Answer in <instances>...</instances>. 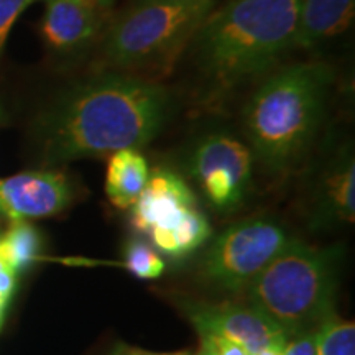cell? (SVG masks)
<instances>
[{
  "mask_svg": "<svg viewBox=\"0 0 355 355\" xmlns=\"http://www.w3.org/2000/svg\"><path fill=\"white\" fill-rule=\"evenodd\" d=\"M173 94L133 74L104 73L71 87L42 117L48 163L107 157L152 141L170 119Z\"/></svg>",
  "mask_w": 355,
  "mask_h": 355,
  "instance_id": "cell-1",
  "label": "cell"
},
{
  "mask_svg": "<svg viewBox=\"0 0 355 355\" xmlns=\"http://www.w3.org/2000/svg\"><path fill=\"white\" fill-rule=\"evenodd\" d=\"M301 0H227L193 37L194 56L212 87L224 91L268 73L295 48Z\"/></svg>",
  "mask_w": 355,
  "mask_h": 355,
  "instance_id": "cell-2",
  "label": "cell"
},
{
  "mask_svg": "<svg viewBox=\"0 0 355 355\" xmlns=\"http://www.w3.org/2000/svg\"><path fill=\"white\" fill-rule=\"evenodd\" d=\"M334 78L326 63L291 64L266 78L248 99L245 135L266 170L285 173L308 152L324 121Z\"/></svg>",
  "mask_w": 355,
  "mask_h": 355,
  "instance_id": "cell-3",
  "label": "cell"
},
{
  "mask_svg": "<svg viewBox=\"0 0 355 355\" xmlns=\"http://www.w3.org/2000/svg\"><path fill=\"white\" fill-rule=\"evenodd\" d=\"M336 248L293 241L247 286L248 301L288 337L314 332L332 316L336 295Z\"/></svg>",
  "mask_w": 355,
  "mask_h": 355,
  "instance_id": "cell-4",
  "label": "cell"
},
{
  "mask_svg": "<svg viewBox=\"0 0 355 355\" xmlns=\"http://www.w3.org/2000/svg\"><path fill=\"white\" fill-rule=\"evenodd\" d=\"M217 0L135 3L105 37L102 55L119 71L165 69L214 10Z\"/></svg>",
  "mask_w": 355,
  "mask_h": 355,
  "instance_id": "cell-5",
  "label": "cell"
},
{
  "mask_svg": "<svg viewBox=\"0 0 355 355\" xmlns=\"http://www.w3.org/2000/svg\"><path fill=\"white\" fill-rule=\"evenodd\" d=\"M293 241L270 217H252L225 229L201 260V277L227 291L247 290L261 270Z\"/></svg>",
  "mask_w": 355,
  "mask_h": 355,
  "instance_id": "cell-6",
  "label": "cell"
},
{
  "mask_svg": "<svg viewBox=\"0 0 355 355\" xmlns=\"http://www.w3.org/2000/svg\"><path fill=\"white\" fill-rule=\"evenodd\" d=\"M186 166L216 211L232 212L242 206L252 186L254 153L232 135L209 133L193 146Z\"/></svg>",
  "mask_w": 355,
  "mask_h": 355,
  "instance_id": "cell-7",
  "label": "cell"
},
{
  "mask_svg": "<svg viewBox=\"0 0 355 355\" xmlns=\"http://www.w3.org/2000/svg\"><path fill=\"white\" fill-rule=\"evenodd\" d=\"M186 316L199 334H216L257 355L263 349L283 347L285 331L252 304L188 303Z\"/></svg>",
  "mask_w": 355,
  "mask_h": 355,
  "instance_id": "cell-8",
  "label": "cell"
},
{
  "mask_svg": "<svg viewBox=\"0 0 355 355\" xmlns=\"http://www.w3.org/2000/svg\"><path fill=\"white\" fill-rule=\"evenodd\" d=\"M71 199V181L60 171H25L0 180V217L10 224L60 214Z\"/></svg>",
  "mask_w": 355,
  "mask_h": 355,
  "instance_id": "cell-9",
  "label": "cell"
},
{
  "mask_svg": "<svg viewBox=\"0 0 355 355\" xmlns=\"http://www.w3.org/2000/svg\"><path fill=\"white\" fill-rule=\"evenodd\" d=\"M107 12L89 0H48L42 37L58 55H74L99 37Z\"/></svg>",
  "mask_w": 355,
  "mask_h": 355,
  "instance_id": "cell-10",
  "label": "cell"
},
{
  "mask_svg": "<svg viewBox=\"0 0 355 355\" xmlns=\"http://www.w3.org/2000/svg\"><path fill=\"white\" fill-rule=\"evenodd\" d=\"M191 207H196V196L183 178L158 168L150 173L144 191L130 207L132 224L139 232L150 234L173 224Z\"/></svg>",
  "mask_w": 355,
  "mask_h": 355,
  "instance_id": "cell-11",
  "label": "cell"
},
{
  "mask_svg": "<svg viewBox=\"0 0 355 355\" xmlns=\"http://www.w3.org/2000/svg\"><path fill=\"white\" fill-rule=\"evenodd\" d=\"M314 220L318 225L339 224L355 219V166L347 148L337 153L319 183Z\"/></svg>",
  "mask_w": 355,
  "mask_h": 355,
  "instance_id": "cell-12",
  "label": "cell"
},
{
  "mask_svg": "<svg viewBox=\"0 0 355 355\" xmlns=\"http://www.w3.org/2000/svg\"><path fill=\"white\" fill-rule=\"evenodd\" d=\"M355 0H301L295 48L311 50L352 24Z\"/></svg>",
  "mask_w": 355,
  "mask_h": 355,
  "instance_id": "cell-13",
  "label": "cell"
},
{
  "mask_svg": "<svg viewBox=\"0 0 355 355\" xmlns=\"http://www.w3.org/2000/svg\"><path fill=\"white\" fill-rule=\"evenodd\" d=\"M150 176L146 158L139 148H123L109 155L105 171V194L117 209H130Z\"/></svg>",
  "mask_w": 355,
  "mask_h": 355,
  "instance_id": "cell-14",
  "label": "cell"
},
{
  "mask_svg": "<svg viewBox=\"0 0 355 355\" xmlns=\"http://www.w3.org/2000/svg\"><path fill=\"white\" fill-rule=\"evenodd\" d=\"M211 232L207 217L196 207H191L173 224L150 230L148 235L159 252L173 259H183L198 250L211 237Z\"/></svg>",
  "mask_w": 355,
  "mask_h": 355,
  "instance_id": "cell-15",
  "label": "cell"
},
{
  "mask_svg": "<svg viewBox=\"0 0 355 355\" xmlns=\"http://www.w3.org/2000/svg\"><path fill=\"white\" fill-rule=\"evenodd\" d=\"M42 235L28 220L12 222L0 235V260L19 275L40 259Z\"/></svg>",
  "mask_w": 355,
  "mask_h": 355,
  "instance_id": "cell-16",
  "label": "cell"
},
{
  "mask_svg": "<svg viewBox=\"0 0 355 355\" xmlns=\"http://www.w3.org/2000/svg\"><path fill=\"white\" fill-rule=\"evenodd\" d=\"M318 355H355L354 322L331 318L316 329Z\"/></svg>",
  "mask_w": 355,
  "mask_h": 355,
  "instance_id": "cell-17",
  "label": "cell"
},
{
  "mask_svg": "<svg viewBox=\"0 0 355 355\" xmlns=\"http://www.w3.org/2000/svg\"><path fill=\"white\" fill-rule=\"evenodd\" d=\"M123 263L128 272L144 279L158 278L165 272V261L162 260V257L139 239H133L127 243L123 252Z\"/></svg>",
  "mask_w": 355,
  "mask_h": 355,
  "instance_id": "cell-18",
  "label": "cell"
},
{
  "mask_svg": "<svg viewBox=\"0 0 355 355\" xmlns=\"http://www.w3.org/2000/svg\"><path fill=\"white\" fill-rule=\"evenodd\" d=\"M35 0H0V56L6 46L13 24Z\"/></svg>",
  "mask_w": 355,
  "mask_h": 355,
  "instance_id": "cell-19",
  "label": "cell"
},
{
  "mask_svg": "<svg viewBox=\"0 0 355 355\" xmlns=\"http://www.w3.org/2000/svg\"><path fill=\"white\" fill-rule=\"evenodd\" d=\"M201 347L196 355H252L241 345L216 334H199Z\"/></svg>",
  "mask_w": 355,
  "mask_h": 355,
  "instance_id": "cell-20",
  "label": "cell"
},
{
  "mask_svg": "<svg viewBox=\"0 0 355 355\" xmlns=\"http://www.w3.org/2000/svg\"><path fill=\"white\" fill-rule=\"evenodd\" d=\"M282 355H318L316 331L290 337L282 350Z\"/></svg>",
  "mask_w": 355,
  "mask_h": 355,
  "instance_id": "cell-21",
  "label": "cell"
},
{
  "mask_svg": "<svg viewBox=\"0 0 355 355\" xmlns=\"http://www.w3.org/2000/svg\"><path fill=\"white\" fill-rule=\"evenodd\" d=\"M17 286V273L8 266H0V300L8 303Z\"/></svg>",
  "mask_w": 355,
  "mask_h": 355,
  "instance_id": "cell-22",
  "label": "cell"
},
{
  "mask_svg": "<svg viewBox=\"0 0 355 355\" xmlns=\"http://www.w3.org/2000/svg\"><path fill=\"white\" fill-rule=\"evenodd\" d=\"M130 355H193L191 352H175V354H157V352H146V350L130 349Z\"/></svg>",
  "mask_w": 355,
  "mask_h": 355,
  "instance_id": "cell-23",
  "label": "cell"
},
{
  "mask_svg": "<svg viewBox=\"0 0 355 355\" xmlns=\"http://www.w3.org/2000/svg\"><path fill=\"white\" fill-rule=\"evenodd\" d=\"M44 2H48V0H44ZM89 2L96 3V6H99L101 8H104V10H109V8L114 6L115 0H89Z\"/></svg>",
  "mask_w": 355,
  "mask_h": 355,
  "instance_id": "cell-24",
  "label": "cell"
},
{
  "mask_svg": "<svg viewBox=\"0 0 355 355\" xmlns=\"http://www.w3.org/2000/svg\"><path fill=\"white\" fill-rule=\"evenodd\" d=\"M285 347V345H283ZM283 347H268V349H263L261 352H259L257 355H282V350Z\"/></svg>",
  "mask_w": 355,
  "mask_h": 355,
  "instance_id": "cell-25",
  "label": "cell"
},
{
  "mask_svg": "<svg viewBox=\"0 0 355 355\" xmlns=\"http://www.w3.org/2000/svg\"><path fill=\"white\" fill-rule=\"evenodd\" d=\"M7 304H8V303H6V301L0 300V326H2V321H3V313H6Z\"/></svg>",
  "mask_w": 355,
  "mask_h": 355,
  "instance_id": "cell-26",
  "label": "cell"
},
{
  "mask_svg": "<svg viewBox=\"0 0 355 355\" xmlns=\"http://www.w3.org/2000/svg\"><path fill=\"white\" fill-rule=\"evenodd\" d=\"M150 2H178V0H135V3H150Z\"/></svg>",
  "mask_w": 355,
  "mask_h": 355,
  "instance_id": "cell-27",
  "label": "cell"
},
{
  "mask_svg": "<svg viewBox=\"0 0 355 355\" xmlns=\"http://www.w3.org/2000/svg\"><path fill=\"white\" fill-rule=\"evenodd\" d=\"M114 355H130V349H127V347H121L117 350V352H115Z\"/></svg>",
  "mask_w": 355,
  "mask_h": 355,
  "instance_id": "cell-28",
  "label": "cell"
},
{
  "mask_svg": "<svg viewBox=\"0 0 355 355\" xmlns=\"http://www.w3.org/2000/svg\"><path fill=\"white\" fill-rule=\"evenodd\" d=\"M3 121V109H2V104H0V123Z\"/></svg>",
  "mask_w": 355,
  "mask_h": 355,
  "instance_id": "cell-29",
  "label": "cell"
},
{
  "mask_svg": "<svg viewBox=\"0 0 355 355\" xmlns=\"http://www.w3.org/2000/svg\"><path fill=\"white\" fill-rule=\"evenodd\" d=\"M3 265H6V263H3V261L2 260H0V266H3ZM7 266V265H6Z\"/></svg>",
  "mask_w": 355,
  "mask_h": 355,
  "instance_id": "cell-30",
  "label": "cell"
},
{
  "mask_svg": "<svg viewBox=\"0 0 355 355\" xmlns=\"http://www.w3.org/2000/svg\"><path fill=\"white\" fill-rule=\"evenodd\" d=\"M0 235H2V234H0Z\"/></svg>",
  "mask_w": 355,
  "mask_h": 355,
  "instance_id": "cell-31",
  "label": "cell"
}]
</instances>
